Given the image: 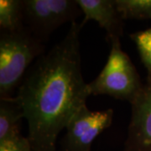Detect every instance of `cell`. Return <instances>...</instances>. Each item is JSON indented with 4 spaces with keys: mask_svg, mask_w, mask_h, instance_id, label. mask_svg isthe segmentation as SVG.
Returning a JSON list of instances; mask_svg holds the SVG:
<instances>
[{
    "mask_svg": "<svg viewBox=\"0 0 151 151\" xmlns=\"http://www.w3.org/2000/svg\"><path fill=\"white\" fill-rule=\"evenodd\" d=\"M81 28L72 23L65 37L33 63L18 88L33 151H56L58 135L90 96L81 73Z\"/></svg>",
    "mask_w": 151,
    "mask_h": 151,
    "instance_id": "6da1fadb",
    "label": "cell"
},
{
    "mask_svg": "<svg viewBox=\"0 0 151 151\" xmlns=\"http://www.w3.org/2000/svg\"><path fill=\"white\" fill-rule=\"evenodd\" d=\"M45 53V44L24 26L13 32H1L0 98L10 97L28 70Z\"/></svg>",
    "mask_w": 151,
    "mask_h": 151,
    "instance_id": "7a4b0ae2",
    "label": "cell"
},
{
    "mask_svg": "<svg viewBox=\"0 0 151 151\" xmlns=\"http://www.w3.org/2000/svg\"><path fill=\"white\" fill-rule=\"evenodd\" d=\"M111 44L108 60L97 77L87 83L90 95H108L132 103L143 87L140 76L127 53L120 38H108Z\"/></svg>",
    "mask_w": 151,
    "mask_h": 151,
    "instance_id": "3957f363",
    "label": "cell"
},
{
    "mask_svg": "<svg viewBox=\"0 0 151 151\" xmlns=\"http://www.w3.org/2000/svg\"><path fill=\"white\" fill-rule=\"evenodd\" d=\"M81 8L76 0H24V25L45 43L51 33L67 22H76Z\"/></svg>",
    "mask_w": 151,
    "mask_h": 151,
    "instance_id": "277c9868",
    "label": "cell"
},
{
    "mask_svg": "<svg viewBox=\"0 0 151 151\" xmlns=\"http://www.w3.org/2000/svg\"><path fill=\"white\" fill-rule=\"evenodd\" d=\"M113 110L91 111L84 105L70 119L61 141V151H91L94 140L109 128Z\"/></svg>",
    "mask_w": 151,
    "mask_h": 151,
    "instance_id": "5b68a950",
    "label": "cell"
},
{
    "mask_svg": "<svg viewBox=\"0 0 151 151\" xmlns=\"http://www.w3.org/2000/svg\"><path fill=\"white\" fill-rule=\"evenodd\" d=\"M131 108L124 151H151V72Z\"/></svg>",
    "mask_w": 151,
    "mask_h": 151,
    "instance_id": "8992f818",
    "label": "cell"
},
{
    "mask_svg": "<svg viewBox=\"0 0 151 151\" xmlns=\"http://www.w3.org/2000/svg\"><path fill=\"white\" fill-rule=\"evenodd\" d=\"M76 3L85 16L81 26L89 20H94L107 31L108 38L123 35L124 19L115 0H76Z\"/></svg>",
    "mask_w": 151,
    "mask_h": 151,
    "instance_id": "52a82bcc",
    "label": "cell"
},
{
    "mask_svg": "<svg viewBox=\"0 0 151 151\" xmlns=\"http://www.w3.org/2000/svg\"><path fill=\"white\" fill-rule=\"evenodd\" d=\"M23 118L24 113L16 97L0 98V142L21 135Z\"/></svg>",
    "mask_w": 151,
    "mask_h": 151,
    "instance_id": "ba28073f",
    "label": "cell"
},
{
    "mask_svg": "<svg viewBox=\"0 0 151 151\" xmlns=\"http://www.w3.org/2000/svg\"><path fill=\"white\" fill-rule=\"evenodd\" d=\"M24 26L23 1L0 0L1 32H13Z\"/></svg>",
    "mask_w": 151,
    "mask_h": 151,
    "instance_id": "9c48e42d",
    "label": "cell"
},
{
    "mask_svg": "<svg viewBox=\"0 0 151 151\" xmlns=\"http://www.w3.org/2000/svg\"><path fill=\"white\" fill-rule=\"evenodd\" d=\"M124 19H151V0H115Z\"/></svg>",
    "mask_w": 151,
    "mask_h": 151,
    "instance_id": "30bf717a",
    "label": "cell"
},
{
    "mask_svg": "<svg viewBox=\"0 0 151 151\" xmlns=\"http://www.w3.org/2000/svg\"><path fill=\"white\" fill-rule=\"evenodd\" d=\"M130 38L134 41L148 73L151 72V28L134 33L130 35Z\"/></svg>",
    "mask_w": 151,
    "mask_h": 151,
    "instance_id": "8fae6325",
    "label": "cell"
},
{
    "mask_svg": "<svg viewBox=\"0 0 151 151\" xmlns=\"http://www.w3.org/2000/svg\"><path fill=\"white\" fill-rule=\"evenodd\" d=\"M0 151H33L27 137L19 135L16 138L0 142Z\"/></svg>",
    "mask_w": 151,
    "mask_h": 151,
    "instance_id": "7c38bea8",
    "label": "cell"
}]
</instances>
